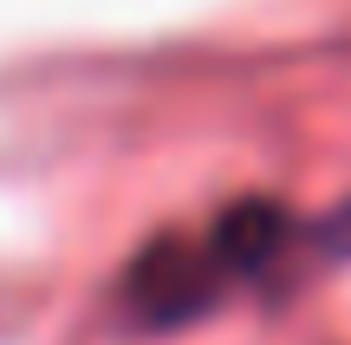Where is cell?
<instances>
[{
    "instance_id": "obj_1",
    "label": "cell",
    "mask_w": 351,
    "mask_h": 345,
    "mask_svg": "<svg viewBox=\"0 0 351 345\" xmlns=\"http://www.w3.org/2000/svg\"><path fill=\"white\" fill-rule=\"evenodd\" d=\"M221 261H215L208 241H182V235H163L150 241L124 274V300L143 326H189L195 313L215 307L221 294Z\"/></svg>"
},
{
    "instance_id": "obj_2",
    "label": "cell",
    "mask_w": 351,
    "mask_h": 345,
    "mask_svg": "<svg viewBox=\"0 0 351 345\" xmlns=\"http://www.w3.org/2000/svg\"><path fill=\"white\" fill-rule=\"evenodd\" d=\"M280 241H287V215H280L274 202H234L208 235L215 261H221L228 274H261L267 261L280 254Z\"/></svg>"
}]
</instances>
